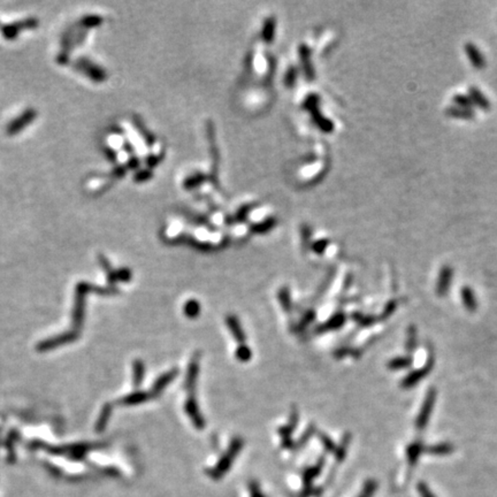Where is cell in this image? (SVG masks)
I'll return each mask as SVG.
<instances>
[{"mask_svg":"<svg viewBox=\"0 0 497 497\" xmlns=\"http://www.w3.org/2000/svg\"><path fill=\"white\" fill-rule=\"evenodd\" d=\"M454 447L449 445V443H439L434 447L429 448V453L433 455H438V456H445L450 453H453Z\"/></svg>","mask_w":497,"mask_h":497,"instance_id":"7","label":"cell"},{"mask_svg":"<svg viewBox=\"0 0 497 497\" xmlns=\"http://www.w3.org/2000/svg\"><path fill=\"white\" fill-rule=\"evenodd\" d=\"M451 279H453V272L449 268H445L439 275L437 282V294L439 296H445L449 290Z\"/></svg>","mask_w":497,"mask_h":497,"instance_id":"3","label":"cell"},{"mask_svg":"<svg viewBox=\"0 0 497 497\" xmlns=\"http://www.w3.org/2000/svg\"><path fill=\"white\" fill-rule=\"evenodd\" d=\"M417 344V338H416V330H413L412 328L409 330V336H408V342H406V348L409 350H412V349L416 347Z\"/></svg>","mask_w":497,"mask_h":497,"instance_id":"8","label":"cell"},{"mask_svg":"<svg viewBox=\"0 0 497 497\" xmlns=\"http://www.w3.org/2000/svg\"><path fill=\"white\" fill-rule=\"evenodd\" d=\"M435 400H436V392H435V389H430L428 394H427V396L424 401V404H422L420 412H419V416L416 420V427L419 430L424 429L425 427L427 426V422H428V420H429L430 413H432V411L434 409Z\"/></svg>","mask_w":497,"mask_h":497,"instance_id":"1","label":"cell"},{"mask_svg":"<svg viewBox=\"0 0 497 497\" xmlns=\"http://www.w3.org/2000/svg\"><path fill=\"white\" fill-rule=\"evenodd\" d=\"M430 367H432V363H428L425 367L418 369V371L411 372L410 374L403 380V382H402V387L403 388L413 387L414 384H417L419 381H420L421 379H424V377L428 374L429 371H430Z\"/></svg>","mask_w":497,"mask_h":497,"instance_id":"2","label":"cell"},{"mask_svg":"<svg viewBox=\"0 0 497 497\" xmlns=\"http://www.w3.org/2000/svg\"><path fill=\"white\" fill-rule=\"evenodd\" d=\"M462 299H463L464 305H465V307H466L467 310L474 311L476 309V298H475L474 293H473V291H472V289L467 288V287H465V288H463V290H462Z\"/></svg>","mask_w":497,"mask_h":497,"instance_id":"5","label":"cell"},{"mask_svg":"<svg viewBox=\"0 0 497 497\" xmlns=\"http://www.w3.org/2000/svg\"><path fill=\"white\" fill-rule=\"evenodd\" d=\"M418 491H419V494H420L421 497H435L434 494L432 491H430V489L428 487H427V484L426 483H419L418 484Z\"/></svg>","mask_w":497,"mask_h":497,"instance_id":"9","label":"cell"},{"mask_svg":"<svg viewBox=\"0 0 497 497\" xmlns=\"http://www.w3.org/2000/svg\"><path fill=\"white\" fill-rule=\"evenodd\" d=\"M412 364V359L410 357H398L394 358L388 363V367L393 371H400V369L408 368Z\"/></svg>","mask_w":497,"mask_h":497,"instance_id":"6","label":"cell"},{"mask_svg":"<svg viewBox=\"0 0 497 497\" xmlns=\"http://www.w3.org/2000/svg\"><path fill=\"white\" fill-rule=\"evenodd\" d=\"M422 451H424V446L420 442H414L409 446L408 451H406V456H408V461L411 466L416 465L419 456L421 455Z\"/></svg>","mask_w":497,"mask_h":497,"instance_id":"4","label":"cell"}]
</instances>
